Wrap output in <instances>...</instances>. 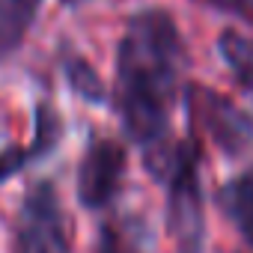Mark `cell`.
<instances>
[{"instance_id": "7c38bea8", "label": "cell", "mask_w": 253, "mask_h": 253, "mask_svg": "<svg viewBox=\"0 0 253 253\" xmlns=\"http://www.w3.org/2000/svg\"><path fill=\"white\" fill-rule=\"evenodd\" d=\"M209 3H214V6H220V9H226V6L232 3V0H209Z\"/></svg>"}, {"instance_id": "6da1fadb", "label": "cell", "mask_w": 253, "mask_h": 253, "mask_svg": "<svg viewBox=\"0 0 253 253\" xmlns=\"http://www.w3.org/2000/svg\"><path fill=\"white\" fill-rule=\"evenodd\" d=\"M185 45L176 21L164 9H143L128 18L116 51V110L128 137L143 149L155 179H164L176 146L170 116L179 98Z\"/></svg>"}, {"instance_id": "8fae6325", "label": "cell", "mask_w": 253, "mask_h": 253, "mask_svg": "<svg viewBox=\"0 0 253 253\" xmlns=\"http://www.w3.org/2000/svg\"><path fill=\"white\" fill-rule=\"evenodd\" d=\"M98 253H143V250H140V241L134 238L131 229H122V226L110 223L101 229Z\"/></svg>"}, {"instance_id": "30bf717a", "label": "cell", "mask_w": 253, "mask_h": 253, "mask_svg": "<svg viewBox=\"0 0 253 253\" xmlns=\"http://www.w3.org/2000/svg\"><path fill=\"white\" fill-rule=\"evenodd\" d=\"M60 134H63L60 116L54 113V107H51V104H42V107L36 110V134H33V143L27 146V155H30V161H33V158H42V155H48V152L57 146Z\"/></svg>"}, {"instance_id": "7a4b0ae2", "label": "cell", "mask_w": 253, "mask_h": 253, "mask_svg": "<svg viewBox=\"0 0 253 253\" xmlns=\"http://www.w3.org/2000/svg\"><path fill=\"white\" fill-rule=\"evenodd\" d=\"M167 182V232L176 253H203L206 247V206L200 185V149L179 143L164 173Z\"/></svg>"}, {"instance_id": "5b68a950", "label": "cell", "mask_w": 253, "mask_h": 253, "mask_svg": "<svg viewBox=\"0 0 253 253\" xmlns=\"http://www.w3.org/2000/svg\"><path fill=\"white\" fill-rule=\"evenodd\" d=\"M125 176V149L116 140L98 137L86 149L78 170V200L84 209H104Z\"/></svg>"}, {"instance_id": "52a82bcc", "label": "cell", "mask_w": 253, "mask_h": 253, "mask_svg": "<svg viewBox=\"0 0 253 253\" xmlns=\"http://www.w3.org/2000/svg\"><path fill=\"white\" fill-rule=\"evenodd\" d=\"M42 0H0V60L9 57L27 36Z\"/></svg>"}, {"instance_id": "3957f363", "label": "cell", "mask_w": 253, "mask_h": 253, "mask_svg": "<svg viewBox=\"0 0 253 253\" xmlns=\"http://www.w3.org/2000/svg\"><path fill=\"white\" fill-rule=\"evenodd\" d=\"M15 253H72V223L51 182L30 185L15 226Z\"/></svg>"}, {"instance_id": "277c9868", "label": "cell", "mask_w": 253, "mask_h": 253, "mask_svg": "<svg viewBox=\"0 0 253 253\" xmlns=\"http://www.w3.org/2000/svg\"><path fill=\"white\" fill-rule=\"evenodd\" d=\"M188 116L191 125L223 155H244L253 149V119L232 104L226 95L209 86H188Z\"/></svg>"}, {"instance_id": "8992f818", "label": "cell", "mask_w": 253, "mask_h": 253, "mask_svg": "<svg viewBox=\"0 0 253 253\" xmlns=\"http://www.w3.org/2000/svg\"><path fill=\"white\" fill-rule=\"evenodd\" d=\"M217 206L226 220L241 232V238L253 247V170L229 179L217 191Z\"/></svg>"}, {"instance_id": "9c48e42d", "label": "cell", "mask_w": 253, "mask_h": 253, "mask_svg": "<svg viewBox=\"0 0 253 253\" xmlns=\"http://www.w3.org/2000/svg\"><path fill=\"white\" fill-rule=\"evenodd\" d=\"M63 69H66V78H69L72 89H75L81 98H86V101H92V104H101V101L107 98V89H104L101 78L95 75V69H92L86 60L69 57V60L63 63Z\"/></svg>"}, {"instance_id": "ba28073f", "label": "cell", "mask_w": 253, "mask_h": 253, "mask_svg": "<svg viewBox=\"0 0 253 253\" xmlns=\"http://www.w3.org/2000/svg\"><path fill=\"white\" fill-rule=\"evenodd\" d=\"M217 45H220V57L226 60L232 75L253 92V39L241 36L235 30H226Z\"/></svg>"}, {"instance_id": "4fadbf2b", "label": "cell", "mask_w": 253, "mask_h": 253, "mask_svg": "<svg viewBox=\"0 0 253 253\" xmlns=\"http://www.w3.org/2000/svg\"><path fill=\"white\" fill-rule=\"evenodd\" d=\"M60 3H66V6H81L84 0H60Z\"/></svg>"}]
</instances>
